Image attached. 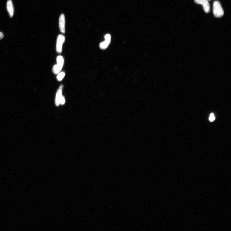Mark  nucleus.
I'll return each mask as SVG.
<instances>
[{
	"instance_id": "nucleus-4",
	"label": "nucleus",
	"mask_w": 231,
	"mask_h": 231,
	"mask_svg": "<svg viewBox=\"0 0 231 231\" xmlns=\"http://www.w3.org/2000/svg\"><path fill=\"white\" fill-rule=\"evenodd\" d=\"M65 40V37L63 35H59L58 36L56 43V51L59 54L61 53L62 52V47Z\"/></svg>"
},
{
	"instance_id": "nucleus-7",
	"label": "nucleus",
	"mask_w": 231,
	"mask_h": 231,
	"mask_svg": "<svg viewBox=\"0 0 231 231\" xmlns=\"http://www.w3.org/2000/svg\"><path fill=\"white\" fill-rule=\"evenodd\" d=\"M63 88V85H61L58 89L57 93H56L55 99V104L56 106H59L60 104V100L62 96V94Z\"/></svg>"
},
{
	"instance_id": "nucleus-2",
	"label": "nucleus",
	"mask_w": 231,
	"mask_h": 231,
	"mask_svg": "<svg viewBox=\"0 0 231 231\" xmlns=\"http://www.w3.org/2000/svg\"><path fill=\"white\" fill-rule=\"evenodd\" d=\"M57 64L54 65L52 71L55 74H57L62 69L63 66L64 60L62 56H59L57 58Z\"/></svg>"
},
{
	"instance_id": "nucleus-10",
	"label": "nucleus",
	"mask_w": 231,
	"mask_h": 231,
	"mask_svg": "<svg viewBox=\"0 0 231 231\" xmlns=\"http://www.w3.org/2000/svg\"><path fill=\"white\" fill-rule=\"evenodd\" d=\"M105 40L109 42H111V36L110 35L107 34L105 36Z\"/></svg>"
},
{
	"instance_id": "nucleus-3",
	"label": "nucleus",
	"mask_w": 231,
	"mask_h": 231,
	"mask_svg": "<svg viewBox=\"0 0 231 231\" xmlns=\"http://www.w3.org/2000/svg\"><path fill=\"white\" fill-rule=\"evenodd\" d=\"M194 2L197 4L202 5L203 7L204 10L206 13L210 12V5L208 0H194Z\"/></svg>"
},
{
	"instance_id": "nucleus-1",
	"label": "nucleus",
	"mask_w": 231,
	"mask_h": 231,
	"mask_svg": "<svg viewBox=\"0 0 231 231\" xmlns=\"http://www.w3.org/2000/svg\"><path fill=\"white\" fill-rule=\"evenodd\" d=\"M213 13L216 18H221L224 15V11L219 2L214 1L213 4Z\"/></svg>"
},
{
	"instance_id": "nucleus-11",
	"label": "nucleus",
	"mask_w": 231,
	"mask_h": 231,
	"mask_svg": "<svg viewBox=\"0 0 231 231\" xmlns=\"http://www.w3.org/2000/svg\"><path fill=\"white\" fill-rule=\"evenodd\" d=\"M214 120L215 117L214 114L213 113H212V114H210V115L209 120L210 121H211V122H212V121H213Z\"/></svg>"
},
{
	"instance_id": "nucleus-9",
	"label": "nucleus",
	"mask_w": 231,
	"mask_h": 231,
	"mask_svg": "<svg viewBox=\"0 0 231 231\" xmlns=\"http://www.w3.org/2000/svg\"><path fill=\"white\" fill-rule=\"evenodd\" d=\"M65 75V73L63 72H62L59 73L57 77L58 80L59 81H62L63 78Z\"/></svg>"
},
{
	"instance_id": "nucleus-14",
	"label": "nucleus",
	"mask_w": 231,
	"mask_h": 231,
	"mask_svg": "<svg viewBox=\"0 0 231 231\" xmlns=\"http://www.w3.org/2000/svg\"><path fill=\"white\" fill-rule=\"evenodd\" d=\"M208 1H210V0H208Z\"/></svg>"
},
{
	"instance_id": "nucleus-6",
	"label": "nucleus",
	"mask_w": 231,
	"mask_h": 231,
	"mask_svg": "<svg viewBox=\"0 0 231 231\" xmlns=\"http://www.w3.org/2000/svg\"><path fill=\"white\" fill-rule=\"evenodd\" d=\"M65 16L63 14H62L60 15L59 18V25L60 31L63 34H64L65 32Z\"/></svg>"
},
{
	"instance_id": "nucleus-8",
	"label": "nucleus",
	"mask_w": 231,
	"mask_h": 231,
	"mask_svg": "<svg viewBox=\"0 0 231 231\" xmlns=\"http://www.w3.org/2000/svg\"><path fill=\"white\" fill-rule=\"evenodd\" d=\"M110 42L105 40V41L101 43L100 44V47L101 49L103 50L106 49L110 44Z\"/></svg>"
},
{
	"instance_id": "nucleus-5",
	"label": "nucleus",
	"mask_w": 231,
	"mask_h": 231,
	"mask_svg": "<svg viewBox=\"0 0 231 231\" xmlns=\"http://www.w3.org/2000/svg\"><path fill=\"white\" fill-rule=\"evenodd\" d=\"M7 9L10 17H13L14 12V9L12 1L11 0H8L7 4Z\"/></svg>"
},
{
	"instance_id": "nucleus-13",
	"label": "nucleus",
	"mask_w": 231,
	"mask_h": 231,
	"mask_svg": "<svg viewBox=\"0 0 231 231\" xmlns=\"http://www.w3.org/2000/svg\"><path fill=\"white\" fill-rule=\"evenodd\" d=\"M4 37V34L2 32H0V40L2 39Z\"/></svg>"
},
{
	"instance_id": "nucleus-12",
	"label": "nucleus",
	"mask_w": 231,
	"mask_h": 231,
	"mask_svg": "<svg viewBox=\"0 0 231 231\" xmlns=\"http://www.w3.org/2000/svg\"><path fill=\"white\" fill-rule=\"evenodd\" d=\"M65 103V99L64 97L62 96L60 100V104L62 105L64 104Z\"/></svg>"
}]
</instances>
